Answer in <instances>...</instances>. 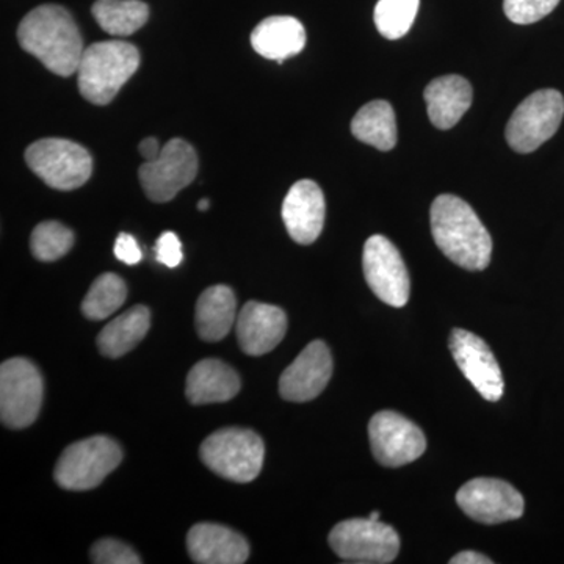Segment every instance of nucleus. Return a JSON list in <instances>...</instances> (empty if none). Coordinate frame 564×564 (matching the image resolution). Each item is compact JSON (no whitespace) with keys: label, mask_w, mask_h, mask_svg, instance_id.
Segmentation results:
<instances>
[{"label":"nucleus","mask_w":564,"mask_h":564,"mask_svg":"<svg viewBox=\"0 0 564 564\" xmlns=\"http://www.w3.org/2000/svg\"><path fill=\"white\" fill-rule=\"evenodd\" d=\"M209 206H210L209 199H202V202L198 203L199 210H207V209H209Z\"/></svg>","instance_id":"f704fd0d"},{"label":"nucleus","mask_w":564,"mask_h":564,"mask_svg":"<svg viewBox=\"0 0 564 564\" xmlns=\"http://www.w3.org/2000/svg\"><path fill=\"white\" fill-rule=\"evenodd\" d=\"M351 132L362 143L380 151H391L397 144L395 111L391 104H366L351 121Z\"/></svg>","instance_id":"b1692460"},{"label":"nucleus","mask_w":564,"mask_h":564,"mask_svg":"<svg viewBox=\"0 0 564 564\" xmlns=\"http://www.w3.org/2000/svg\"><path fill=\"white\" fill-rule=\"evenodd\" d=\"M240 386L239 375L228 364L203 359L188 373L185 393L192 404L225 403L239 393Z\"/></svg>","instance_id":"aec40b11"},{"label":"nucleus","mask_w":564,"mask_h":564,"mask_svg":"<svg viewBox=\"0 0 564 564\" xmlns=\"http://www.w3.org/2000/svg\"><path fill=\"white\" fill-rule=\"evenodd\" d=\"M140 66V52L126 41H99L82 54L77 68L80 95L96 106L113 101Z\"/></svg>","instance_id":"7ed1b4c3"},{"label":"nucleus","mask_w":564,"mask_h":564,"mask_svg":"<svg viewBox=\"0 0 564 564\" xmlns=\"http://www.w3.org/2000/svg\"><path fill=\"white\" fill-rule=\"evenodd\" d=\"M187 549L199 564H242L250 556L247 540L225 525L196 524L187 534Z\"/></svg>","instance_id":"a211bd4d"},{"label":"nucleus","mask_w":564,"mask_h":564,"mask_svg":"<svg viewBox=\"0 0 564 564\" xmlns=\"http://www.w3.org/2000/svg\"><path fill=\"white\" fill-rule=\"evenodd\" d=\"M452 564H491L492 560H489L488 556L484 554H478V552L466 551L462 552V554L455 555L454 558L451 560Z\"/></svg>","instance_id":"72a5a7b5"},{"label":"nucleus","mask_w":564,"mask_h":564,"mask_svg":"<svg viewBox=\"0 0 564 564\" xmlns=\"http://www.w3.org/2000/svg\"><path fill=\"white\" fill-rule=\"evenodd\" d=\"M151 326V313L147 306H133L111 321L99 333L98 348L107 358H121L144 339Z\"/></svg>","instance_id":"5701e85b"},{"label":"nucleus","mask_w":564,"mask_h":564,"mask_svg":"<svg viewBox=\"0 0 564 564\" xmlns=\"http://www.w3.org/2000/svg\"><path fill=\"white\" fill-rule=\"evenodd\" d=\"M91 11L99 28L113 36L132 35L150 18V9L141 0H96Z\"/></svg>","instance_id":"393cba45"},{"label":"nucleus","mask_w":564,"mask_h":564,"mask_svg":"<svg viewBox=\"0 0 564 564\" xmlns=\"http://www.w3.org/2000/svg\"><path fill=\"white\" fill-rule=\"evenodd\" d=\"M122 452L117 441L93 436L70 444L63 452L54 478L68 491H88L106 480L120 466Z\"/></svg>","instance_id":"39448f33"},{"label":"nucleus","mask_w":564,"mask_h":564,"mask_svg":"<svg viewBox=\"0 0 564 564\" xmlns=\"http://www.w3.org/2000/svg\"><path fill=\"white\" fill-rule=\"evenodd\" d=\"M560 0H503L508 20L514 24H533L556 9Z\"/></svg>","instance_id":"c85d7f7f"},{"label":"nucleus","mask_w":564,"mask_h":564,"mask_svg":"<svg viewBox=\"0 0 564 564\" xmlns=\"http://www.w3.org/2000/svg\"><path fill=\"white\" fill-rule=\"evenodd\" d=\"M43 377L35 364L13 358L0 367V417L9 429H28L43 403Z\"/></svg>","instance_id":"1a4fd4ad"},{"label":"nucleus","mask_w":564,"mask_h":564,"mask_svg":"<svg viewBox=\"0 0 564 564\" xmlns=\"http://www.w3.org/2000/svg\"><path fill=\"white\" fill-rule=\"evenodd\" d=\"M334 554L344 562L359 564L392 563L400 551L399 533L373 519H348L329 533Z\"/></svg>","instance_id":"6e6552de"},{"label":"nucleus","mask_w":564,"mask_h":564,"mask_svg":"<svg viewBox=\"0 0 564 564\" xmlns=\"http://www.w3.org/2000/svg\"><path fill=\"white\" fill-rule=\"evenodd\" d=\"M162 148L158 139H154V137H150V139L141 140L139 151L141 158L144 159V162H151L155 161V159H158L159 155H161Z\"/></svg>","instance_id":"473e14b6"},{"label":"nucleus","mask_w":564,"mask_h":564,"mask_svg":"<svg viewBox=\"0 0 564 564\" xmlns=\"http://www.w3.org/2000/svg\"><path fill=\"white\" fill-rule=\"evenodd\" d=\"M115 256H117L118 261L126 263V265H137L143 258V252H141L135 237L122 232L115 242Z\"/></svg>","instance_id":"2f4dec72"},{"label":"nucleus","mask_w":564,"mask_h":564,"mask_svg":"<svg viewBox=\"0 0 564 564\" xmlns=\"http://www.w3.org/2000/svg\"><path fill=\"white\" fill-rule=\"evenodd\" d=\"M155 259L169 269L181 265L184 254H182V243L176 234L166 231L159 237L155 243Z\"/></svg>","instance_id":"7c9ffc66"},{"label":"nucleus","mask_w":564,"mask_h":564,"mask_svg":"<svg viewBox=\"0 0 564 564\" xmlns=\"http://www.w3.org/2000/svg\"><path fill=\"white\" fill-rule=\"evenodd\" d=\"M73 245V231L58 221L40 223L31 237L32 254L43 262L57 261L68 254Z\"/></svg>","instance_id":"cd10ccee"},{"label":"nucleus","mask_w":564,"mask_h":564,"mask_svg":"<svg viewBox=\"0 0 564 564\" xmlns=\"http://www.w3.org/2000/svg\"><path fill=\"white\" fill-rule=\"evenodd\" d=\"M332 377V351L322 340H314L282 372L280 378L281 397L288 402H310L325 391Z\"/></svg>","instance_id":"2eb2a0df"},{"label":"nucleus","mask_w":564,"mask_h":564,"mask_svg":"<svg viewBox=\"0 0 564 564\" xmlns=\"http://www.w3.org/2000/svg\"><path fill=\"white\" fill-rule=\"evenodd\" d=\"M421 0H380L375 7V25L388 40H399L413 28Z\"/></svg>","instance_id":"bb28decb"},{"label":"nucleus","mask_w":564,"mask_h":564,"mask_svg":"<svg viewBox=\"0 0 564 564\" xmlns=\"http://www.w3.org/2000/svg\"><path fill=\"white\" fill-rule=\"evenodd\" d=\"M128 299L126 282L118 274L104 273L93 282L82 303V313L90 321H106L117 313Z\"/></svg>","instance_id":"a878e982"},{"label":"nucleus","mask_w":564,"mask_h":564,"mask_svg":"<svg viewBox=\"0 0 564 564\" xmlns=\"http://www.w3.org/2000/svg\"><path fill=\"white\" fill-rule=\"evenodd\" d=\"M448 348L464 377L488 402H499L505 391L502 370L481 337L466 329H454Z\"/></svg>","instance_id":"4468645a"},{"label":"nucleus","mask_w":564,"mask_h":564,"mask_svg":"<svg viewBox=\"0 0 564 564\" xmlns=\"http://www.w3.org/2000/svg\"><path fill=\"white\" fill-rule=\"evenodd\" d=\"M370 447L386 467H402L421 458L426 451L425 434L404 415L381 411L369 423Z\"/></svg>","instance_id":"f8f14e48"},{"label":"nucleus","mask_w":564,"mask_h":564,"mask_svg":"<svg viewBox=\"0 0 564 564\" xmlns=\"http://www.w3.org/2000/svg\"><path fill=\"white\" fill-rule=\"evenodd\" d=\"M237 339L248 356H263L274 350L288 332V317L273 304L250 302L237 315Z\"/></svg>","instance_id":"f3484780"},{"label":"nucleus","mask_w":564,"mask_h":564,"mask_svg":"<svg viewBox=\"0 0 564 564\" xmlns=\"http://www.w3.org/2000/svg\"><path fill=\"white\" fill-rule=\"evenodd\" d=\"M251 44L263 58L282 63L304 50L306 31L296 18L270 17L252 31Z\"/></svg>","instance_id":"412c9836"},{"label":"nucleus","mask_w":564,"mask_h":564,"mask_svg":"<svg viewBox=\"0 0 564 564\" xmlns=\"http://www.w3.org/2000/svg\"><path fill=\"white\" fill-rule=\"evenodd\" d=\"M29 169L55 191H76L93 173L90 152L65 139L35 141L25 151Z\"/></svg>","instance_id":"423d86ee"},{"label":"nucleus","mask_w":564,"mask_h":564,"mask_svg":"<svg viewBox=\"0 0 564 564\" xmlns=\"http://www.w3.org/2000/svg\"><path fill=\"white\" fill-rule=\"evenodd\" d=\"M370 519H373V521H380V513L378 511H373V513H370Z\"/></svg>","instance_id":"c9c22d12"},{"label":"nucleus","mask_w":564,"mask_h":564,"mask_svg":"<svg viewBox=\"0 0 564 564\" xmlns=\"http://www.w3.org/2000/svg\"><path fill=\"white\" fill-rule=\"evenodd\" d=\"M362 269L367 284L381 302L403 307L410 300V273L400 251L388 237H370L364 245Z\"/></svg>","instance_id":"9b49d317"},{"label":"nucleus","mask_w":564,"mask_h":564,"mask_svg":"<svg viewBox=\"0 0 564 564\" xmlns=\"http://www.w3.org/2000/svg\"><path fill=\"white\" fill-rule=\"evenodd\" d=\"M426 110L430 121L437 129L454 128L456 122L462 120L463 115L473 106L474 93L469 82L462 76L437 77L426 85L425 93Z\"/></svg>","instance_id":"6ab92c4d"},{"label":"nucleus","mask_w":564,"mask_h":564,"mask_svg":"<svg viewBox=\"0 0 564 564\" xmlns=\"http://www.w3.org/2000/svg\"><path fill=\"white\" fill-rule=\"evenodd\" d=\"M432 234L437 248L456 265L480 272L491 262L492 239L473 207L455 195L433 202Z\"/></svg>","instance_id":"f03ea898"},{"label":"nucleus","mask_w":564,"mask_h":564,"mask_svg":"<svg viewBox=\"0 0 564 564\" xmlns=\"http://www.w3.org/2000/svg\"><path fill=\"white\" fill-rule=\"evenodd\" d=\"M198 174V158L191 143L170 140L155 161L140 166V182L148 198L154 203L172 202L182 188L191 185Z\"/></svg>","instance_id":"9d476101"},{"label":"nucleus","mask_w":564,"mask_h":564,"mask_svg":"<svg viewBox=\"0 0 564 564\" xmlns=\"http://www.w3.org/2000/svg\"><path fill=\"white\" fill-rule=\"evenodd\" d=\"M459 508L481 524H503L524 514V497L503 480L474 478L456 494Z\"/></svg>","instance_id":"ddd939ff"},{"label":"nucleus","mask_w":564,"mask_h":564,"mask_svg":"<svg viewBox=\"0 0 564 564\" xmlns=\"http://www.w3.org/2000/svg\"><path fill=\"white\" fill-rule=\"evenodd\" d=\"M199 455L212 473L236 484H250L261 474L265 445L251 430L223 429L204 441Z\"/></svg>","instance_id":"20e7f679"},{"label":"nucleus","mask_w":564,"mask_h":564,"mask_svg":"<svg viewBox=\"0 0 564 564\" xmlns=\"http://www.w3.org/2000/svg\"><path fill=\"white\" fill-rule=\"evenodd\" d=\"M18 40L22 50L62 77L77 73L85 51L76 21L68 10L54 3L32 10L18 28Z\"/></svg>","instance_id":"f257e3e1"},{"label":"nucleus","mask_w":564,"mask_h":564,"mask_svg":"<svg viewBox=\"0 0 564 564\" xmlns=\"http://www.w3.org/2000/svg\"><path fill=\"white\" fill-rule=\"evenodd\" d=\"M282 220L296 243H314L325 225L322 188L311 180L295 182L282 203Z\"/></svg>","instance_id":"dca6fc26"},{"label":"nucleus","mask_w":564,"mask_h":564,"mask_svg":"<svg viewBox=\"0 0 564 564\" xmlns=\"http://www.w3.org/2000/svg\"><path fill=\"white\" fill-rule=\"evenodd\" d=\"M563 117L562 93L552 88L534 91L511 115L505 133L508 144L519 154L536 151L555 135Z\"/></svg>","instance_id":"0eeeda50"},{"label":"nucleus","mask_w":564,"mask_h":564,"mask_svg":"<svg viewBox=\"0 0 564 564\" xmlns=\"http://www.w3.org/2000/svg\"><path fill=\"white\" fill-rule=\"evenodd\" d=\"M91 562L96 564H140V556L128 544L118 540L98 541L91 547Z\"/></svg>","instance_id":"c756f323"},{"label":"nucleus","mask_w":564,"mask_h":564,"mask_svg":"<svg viewBox=\"0 0 564 564\" xmlns=\"http://www.w3.org/2000/svg\"><path fill=\"white\" fill-rule=\"evenodd\" d=\"M237 302L228 285H212L196 303L195 323L199 337L206 343L225 339L237 322Z\"/></svg>","instance_id":"4be33fe9"}]
</instances>
